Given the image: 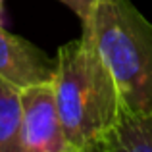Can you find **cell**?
Masks as SVG:
<instances>
[{
	"mask_svg": "<svg viewBox=\"0 0 152 152\" xmlns=\"http://www.w3.org/2000/svg\"><path fill=\"white\" fill-rule=\"evenodd\" d=\"M83 27L114 77L123 114H152V23L131 0H98Z\"/></svg>",
	"mask_w": 152,
	"mask_h": 152,
	"instance_id": "cell-2",
	"label": "cell"
},
{
	"mask_svg": "<svg viewBox=\"0 0 152 152\" xmlns=\"http://www.w3.org/2000/svg\"><path fill=\"white\" fill-rule=\"evenodd\" d=\"M2 14H4V0H0V23H2Z\"/></svg>",
	"mask_w": 152,
	"mask_h": 152,
	"instance_id": "cell-8",
	"label": "cell"
},
{
	"mask_svg": "<svg viewBox=\"0 0 152 152\" xmlns=\"http://www.w3.org/2000/svg\"><path fill=\"white\" fill-rule=\"evenodd\" d=\"M56 108L67 141L77 152H106L108 137L123 114L118 87L89 29L56 54Z\"/></svg>",
	"mask_w": 152,
	"mask_h": 152,
	"instance_id": "cell-1",
	"label": "cell"
},
{
	"mask_svg": "<svg viewBox=\"0 0 152 152\" xmlns=\"http://www.w3.org/2000/svg\"><path fill=\"white\" fill-rule=\"evenodd\" d=\"M106 152H152V114H121L108 137Z\"/></svg>",
	"mask_w": 152,
	"mask_h": 152,
	"instance_id": "cell-6",
	"label": "cell"
},
{
	"mask_svg": "<svg viewBox=\"0 0 152 152\" xmlns=\"http://www.w3.org/2000/svg\"><path fill=\"white\" fill-rule=\"evenodd\" d=\"M21 108L25 152H77L60 121L54 83L21 89Z\"/></svg>",
	"mask_w": 152,
	"mask_h": 152,
	"instance_id": "cell-3",
	"label": "cell"
},
{
	"mask_svg": "<svg viewBox=\"0 0 152 152\" xmlns=\"http://www.w3.org/2000/svg\"><path fill=\"white\" fill-rule=\"evenodd\" d=\"M0 152H25L21 91L0 77Z\"/></svg>",
	"mask_w": 152,
	"mask_h": 152,
	"instance_id": "cell-5",
	"label": "cell"
},
{
	"mask_svg": "<svg viewBox=\"0 0 152 152\" xmlns=\"http://www.w3.org/2000/svg\"><path fill=\"white\" fill-rule=\"evenodd\" d=\"M58 2L66 4V6L81 19V25H83V23H87L91 19L98 0H58Z\"/></svg>",
	"mask_w": 152,
	"mask_h": 152,
	"instance_id": "cell-7",
	"label": "cell"
},
{
	"mask_svg": "<svg viewBox=\"0 0 152 152\" xmlns=\"http://www.w3.org/2000/svg\"><path fill=\"white\" fill-rule=\"evenodd\" d=\"M0 77L19 91L52 83L56 77V58H50L23 37L8 33L0 23Z\"/></svg>",
	"mask_w": 152,
	"mask_h": 152,
	"instance_id": "cell-4",
	"label": "cell"
}]
</instances>
